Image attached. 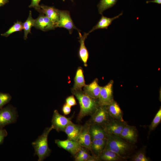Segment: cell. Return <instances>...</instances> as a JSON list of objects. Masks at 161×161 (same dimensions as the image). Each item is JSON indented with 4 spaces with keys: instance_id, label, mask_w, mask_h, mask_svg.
<instances>
[{
    "instance_id": "1",
    "label": "cell",
    "mask_w": 161,
    "mask_h": 161,
    "mask_svg": "<svg viewBox=\"0 0 161 161\" xmlns=\"http://www.w3.org/2000/svg\"><path fill=\"white\" fill-rule=\"evenodd\" d=\"M71 91L78 101L80 105V110L77 117L78 121H80L86 116L92 115L99 106L97 99L89 96L82 89H71Z\"/></svg>"
},
{
    "instance_id": "2",
    "label": "cell",
    "mask_w": 161,
    "mask_h": 161,
    "mask_svg": "<svg viewBox=\"0 0 161 161\" xmlns=\"http://www.w3.org/2000/svg\"><path fill=\"white\" fill-rule=\"evenodd\" d=\"M134 145L119 136L107 134L104 149L111 150L125 159L134 149Z\"/></svg>"
},
{
    "instance_id": "3",
    "label": "cell",
    "mask_w": 161,
    "mask_h": 161,
    "mask_svg": "<svg viewBox=\"0 0 161 161\" xmlns=\"http://www.w3.org/2000/svg\"><path fill=\"white\" fill-rule=\"evenodd\" d=\"M53 129L51 126L46 128L42 134L32 143V145L35 150L34 155L38 156V161L44 160L50 154L51 150L48 146V137L49 132Z\"/></svg>"
},
{
    "instance_id": "4",
    "label": "cell",
    "mask_w": 161,
    "mask_h": 161,
    "mask_svg": "<svg viewBox=\"0 0 161 161\" xmlns=\"http://www.w3.org/2000/svg\"><path fill=\"white\" fill-rule=\"evenodd\" d=\"M87 122L89 124H95L103 127L111 117L106 106L99 105Z\"/></svg>"
},
{
    "instance_id": "5",
    "label": "cell",
    "mask_w": 161,
    "mask_h": 161,
    "mask_svg": "<svg viewBox=\"0 0 161 161\" xmlns=\"http://www.w3.org/2000/svg\"><path fill=\"white\" fill-rule=\"evenodd\" d=\"M17 112L15 108L9 105L0 109V129L16 122Z\"/></svg>"
},
{
    "instance_id": "6",
    "label": "cell",
    "mask_w": 161,
    "mask_h": 161,
    "mask_svg": "<svg viewBox=\"0 0 161 161\" xmlns=\"http://www.w3.org/2000/svg\"><path fill=\"white\" fill-rule=\"evenodd\" d=\"M58 13L59 18L56 25V27L64 28L68 30L70 34L72 33L74 29L77 30L78 32L80 31L75 26L69 11L58 10Z\"/></svg>"
},
{
    "instance_id": "7",
    "label": "cell",
    "mask_w": 161,
    "mask_h": 161,
    "mask_svg": "<svg viewBox=\"0 0 161 161\" xmlns=\"http://www.w3.org/2000/svg\"><path fill=\"white\" fill-rule=\"evenodd\" d=\"M113 84V80H111L105 86L102 87L97 99L99 105L107 106L114 100Z\"/></svg>"
},
{
    "instance_id": "8",
    "label": "cell",
    "mask_w": 161,
    "mask_h": 161,
    "mask_svg": "<svg viewBox=\"0 0 161 161\" xmlns=\"http://www.w3.org/2000/svg\"><path fill=\"white\" fill-rule=\"evenodd\" d=\"M72 117L73 116L67 117L60 114L57 110H55L51 120V126L53 129L58 132L64 131L66 126L72 121Z\"/></svg>"
},
{
    "instance_id": "9",
    "label": "cell",
    "mask_w": 161,
    "mask_h": 161,
    "mask_svg": "<svg viewBox=\"0 0 161 161\" xmlns=\"http://www.w3.org/2000/svg\"><path fill=\"white\" fill-rule=\"evenodd\" d=\"M126 124L124 120L121 121L112 118L103 127L107 134L120 136Z\"/></svg>"
},
{
    "instance_id": "10",
    "label": "cell",
    "mask_w": 161,
    "mask_h": 161,
    "mask_svg": "<svg viewBox=\"0 0 161 161\" xmlns=\"http://www.w3.org/2000/svg\"><path fill=\"white\" fill-rule=\"evenodd\" d=\"M89 129V124L87 122L82 126L76 141L82 147L90 151L92 139Z\"/></svg>"
},
{
    "instance_id": "11",
    "label": "cell",
    "mask_w": 161,
    "mask_h": 161,
    "mask_svg": "<svg viewBox=\"0 0 161 161\" xmlns=\"http://www.w3.org/2000/svg\"><path fill=\"white\" fill-rule=\"evenodd\" d=\"M55 143L59 147L65 149L74 156L83 147L77 141L69 139L64 140L57 139Z\"/></svg>"
},
{
    "instance_id": "12",
    "label": "cell",
    "mask_w": 161,
    "mask_h": 161,
    "mask_svg": "<svg viewBox=\"0 0 161 161\" xmlns=\"http://www.w3.org/2000/svg\"><path fill=\"white\" fill-rule=\"evenodd\" d=\"M119 136L130 143L134 145L137 141L138 131L136 127L126 124Z\"/></svg>"
},
{
    "instance_id": "13",
    "label": "cell",
    "mask_w": 161,
    "mask_h": 161,
    "mask_svg": "<svg viewBox=\"0 0 161 161\" xmlns=\"http://www.w3.org/2000/svg\"><path fill=\"white\" fill-rule=\"evenodd\" d=\"M36 28L44 31L55 29V24L44 14L41 13L35 19L34 25Z\"/></svg>"
},
{
    "instance_id": "14",
    "label": "cell",
    "mask_w": 161,
    "mask_h": 161,
    "mask_svg": "<svg viewBox=\"0 0 161 161\" xmlns=\"http://www.w3.org/2000/svg\"><path fill=\"white\" fill-rule=\"evenodd\" d=\"M79 37V42L80 46L78 51V56L80 60L83 63L85 66H87V61L89 57V53L88 50L85 44V41L89 35L88 33L84 32L83 35H82L80 31L78 32Z\"/></svg>"
},
{
    "instance_id": "15",
    "label": "cell",
    "mask_w": 161,
    "mask_h": 161,
    "mask_svg": "<svg viewBox=\"0 0 161 161\" xmlns=\"http://www.w3.org/2000/svg\"><path fill=\"white\" fill-rule=\"evenodd\" d=\"M37 10L49 18L55 24L56 27L59 18L58 9L52 7L41 5Z\"/></svg>"
},
{
    "instance_id": "16",
    "label": "cell",
    "mask_w": 161,
    "mask_h": 161,
    "mask_svg": "<svg viewBox=\"0 0 161 161\" xmlns=\"http://www.w3.org/2000/svg\"><path fill=\"white\" fill-rule=\"evenodd\" d=\"M102 87L98 83V80L95 78L90 84L83 87V92L88 95L94 98L98 99Z\"/></svg>"
},
{
    "instance_id": "17",
    "label": "cell",
    "mask_w": 161,
    "mask_h": 161,
    "mask_svg": "<svg viewBox=\"0 0 161 161\" xmlns=\"http://www.w3.org/2000/svg\"><path fill=\"white\" fill-rule=\"evenodd\" d=\"M82 125L75 124L72 121L65 127L64 131L67 135V139L76 141Z\"/></svg>"
},
{
    "instance_id": "18",
    "label": "cell",
    "mask_w": 161,
    "mask_h": 161,
    "mask_svg": "<svg viewBox=\"0 0 161 161\" xmlns=\"http://www.w3.org/2000/svg\"><path fill=\"white\" fill-rule=\"evenodd\" d=\"M106 106L111 118L121 121L124 120L122 111L116 102L114 100Z\"/></svg>"
},
{
    "instance_id": "19",
    "label": "cell",
    "mask_w": 161,
    "mask_h": 161,
    "mask_svg": "<svg viewBox=\"0 0 161 161\" xmlns=\"http://www.w3.org/2000/svg\"><path fill=\"white\" fill-rule=\"evenodd\" d=\"M123 14L122 12L118 15L112 18H109L102 15L97 23L94 26L92 29L88 33L89 34L94 31L99 29H107L112 22L115 19L118 18Z\"/></svg>"
},
{
    "instance_id": "20",
    "label": "cell",
    "mask_w": 161,
    "mask_h": 161,
    "mask_svg": "<svg viewBox=\"0 0 161 161\" xmlns=\"http://www.w3.org/2000/svg\"><path fill=\"white\" fill-rule=\"evenodd\" d=\"M89 130L92 140L107 138V134L103 127L100 125L89 124Z\"/></svg>"
},
{
    "instance_id": "21",
    "label": "cell",
    "mask_w": 161,
    "mask_h": 161,
    "mask_svg": "<svg viewBox=\"0 0 161 161\" xmlns=\"http://www.w3.org/2000/svg\"><path fill=\"white\" fill-rule=\"evenodd\" d=\"M106 140L107 138L92 140L90 151L92 155L98 157L105 148Z\"/></svg>"
},
{
    "instance_id": "22",
    "label": "cell",
    "mask_w": 161,
    "mask_h": 161,
    "mask_svg": "<svg viewBox=\"0 0 161 161\" xmlns=\"http://www.w3.org/2000/svg\"><path fill=\"white\" fill-rule=\"evenodd\" d=\"M74 84L72 89L75 90H82L85 85V82L82 68L79 67L76 72L74 78Z\"/></svg>"
},
{
    "instance_id": "23",
    "label": "cell",
    "mask_w": 161,
    "mask_h": 161,
    "mask_svg": "<svg viewBox=\"0 0 161 161\" xmlns=\"http://www.w3.org/2000/svg\"><path fill=\"white\" fill-rule=\"evenodd\" d=\"M98 157L99 161H117L125 160L114 152L106 149L102 151Z\"/></svg>"
},
{
    "instance_id": "24",
    "label": "cell",
    "mask_w": 161,
    "mask_h": 161,
    "mask_svg": "<svg viewBox=\"0 0 161 161\" xmlns=\"http://www.w3.org/2000/svg\"><path fill=\"white\" fill-rule=\"evenodd\" d=\"M35 19L32 16L31 11H30L29 16L26 21L23 23L24 30V38L26 40L27 38L28 34L31 32V28L34 26Z\"/></svg>"
},
{
    "instance_id": "25",
    "label": "cell",
    "mask_w": 161,
    "mask_h": 161,
    "mask_svg": "<svg viewBox=\"0 0 161 161\" xmlns=\"http://www.w3.org/2000/svg\"><path fill=\"white\" fill-rule=\"evenodd\" d=\"M118 0H100L97 5L99 14L102 15L105 10L112 7L116 3Z\"/></svg>"
},
{
    "instance_id": "26",
    "label": "cell",
    "mask_w": 161,
    "mask_h": 161,
    "mask_svg": "<svg viewBox=\"0 0 161 161\" xmlns=\"http://www.w3.org/2000/svg\"><path fill=\"white\" fill-rule=\"evenodd\" d=\"M23 29V23L21 21H17L6 32L1 35L5 37H7L13 33L21 31Z\"/></svg>"
},
{
    "instance_id": "27",
    "label": "cell",
    "mask_w": 161,
    "mask_h": 161,
    "mask_svg": "<svg viewBox=\"0 0 161 161\" xmlns=\"http://www.w3.org/2000/svg\"><path fill=\"white\" fill-rule=\"evenodd\" d=\"M161 120V109H159L149 127V132L155 129Z\"/></svg>"
},
{
    "instance_id": "28",
    "label": "cell",
    "mask_w": 161,
    "mask_h": 161,
    "mask_svg": "<svg viewBox=\"0 0 161 161\" xmlns=\"http://www.w3.org/2000/svg\"><path fill=\"white\" fill-rule=\"evenodd\" d=\"M134 161H148V158L146 157L144 151H140L137 152L132 158Z\"/></svg>"
},
{
    "instance_id": "29",
    "label": "cell",
    "mask_w": 161,
    "mask_h": 161,
    "mask_svg": "<svg viewBox=\"0 0 161 161\" xmlns=\"http://www.w3.org/2000/svg\"><path fill=\"white\" fill-rule=\"evenodd\" d=\"M11 97L7 93L0 92V109L11 100Z\"/></svg>"
},
{
    "instance_id": "30",
    "label": "cell",
    "mask_w": 161,
    "mask_h": 161,
    "mask_svg": "<svg viewBox=\"0 0 161 161\" xmlns=\"http://www.w3.org/2000/svg\"><path fill=\"white\" fill-rule=\"evenodd\" d=\"M65 102V103L71 107L75 106L77 104L73 95L68 97L66 99Z\"/></svg>"
},
{
    "instance_id": "31",
    "label": "cell",
    "mask_w": 161,
    "mask_h": 161,
    "mask_svg": "<svg viewBox=\"0 0 161 161\" xmlns=\"http://www.w3.org/2000/svg\"><path fill=\"white\" fill-rule=\"evenodd\" d=\"M85 152L82 156L75 160V161H88V160L90 156L88 151Z\"/></svg>"
},
{
    "instance_id": "32",
    "label": "cell",
    "mask_w": 161,
    "mask_h": 161,
    "mask_svg": "<svg viewBox=\"0 0 161 161\" xmlns=\"http://www.w3.org/2000/svg\"><path fill=\"white\" fill-rule=\"evenodd\" d=\"M71 107L66 103L64 104L62 108V111L64 114L65 115L69 114L71 111Z\"/></svg>"
},
{
    "instance_id": "33",
    "label": "cell",
    "mask_w": 161,
    "mask_h": 161,
    "mask_svg": "<svg viewBox=\"0 0 161 161\" xmlns=\"http://www.w3.org/2000/svg\"><path fill=\"white\" fill-rule=\"evenodd\" d=\"M41 0H31V2L29 6L30 7H33L36 10H38L40 7L39 3Z\"/></svg>"
},
{
    "instance_id": "34",
    "label": "cell",
    "mask_w": 161,
    "mask_h": 161,
    "mask_svg": "<svg viewBox=\"0 0 161 161\" xmlns=\"http://www.w3.org/2000/svg\"><path fill=\"white\" fill-rule=\"evenodd\" d=\"M7 134V132L5 129H0V144L2 143L4 138Z\"/></svg>"
},
{
    "instance_id": "35",
    "label": "cell",
    "mask_w": 161,
    "mask_h": 161,
    "mask_svg": "<svg viewBox=\"0 0 161 161\" xmlns=\"http://www.w3.org/2000/svg\"><path fill=\"white\" fill-rule=\"evenodd\" d=\"M152 2L156 3L158 4H161V0H153L150 1H147L146 2L147 4L149 3Z\"/></svg>"
},
{
    "instance_id": "36",
    "label": "cell",
    "mask_w": 161,
    "mask_h": 161,
    "mask_svg": "<svg viewBox=\"0 0 161 161\" xmlns=\"http://www.w3.org/2000/svg\"><path fill=\"white\" fill-rule=\"evenodd\" d=\"M8 1V0H0V7L4 5Z\"/></svg>"
},
{
    "instance_id": "37",
    "label": "cell",
    "mask_w": 161,
    "mask_h": 161,
    "mask_svg": "<svg viewBox=\"0 0 161 161\" xmlns=\"http://www.w3.org/2000/svg\"><path fill=\"white\" fill-rule=\"evenodd\" d=\"M72 1H73V0H71Z\"/></svg>"
},
{
    "instance_id": "38",
    "label": "cell",
    "mask_w": 161,
    "mask_h": 161,
    "mask_svg": "<svg viewBox=\"0 0 161 161\" xmlns=\"http://www.w3.org/2000/svg\"><path fill=\"white\" fill-rule=\"evenodd\" d=\"M63 1H64L65 0H63Z\"/></svg>"
}]
</instances>
